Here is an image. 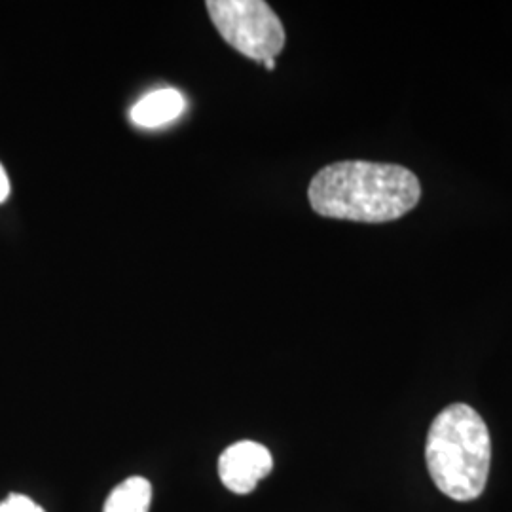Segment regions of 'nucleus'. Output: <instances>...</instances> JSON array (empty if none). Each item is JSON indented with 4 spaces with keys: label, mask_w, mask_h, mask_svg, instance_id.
I'll return each instance as SVG.
<instances>
[{
    "label": "nucleus",
    "mask_w": 512,
    "mask_h": 512,
    "mask_svg": "<svg viewBox=\"0 0 512 512\" xmlns=\"http://www.w3.org/2000/svg\"><path fill=\"white\" fill-rule=\"evenodd\" d=\"M421 198L418 177L403 165L346 160L311 179V209L327 219L382 224L410 213Z\"/></svg>",
    "instance_id": "1"
},
{
    "label": "nucleus",
    "mask_w": 512,
    "mask_h": 512,
    "mask_svg": "<svg viewBox=\"0 0 512 512\" xmlns=\"http://www.w3.org/2000/svg\"><path fill=\"white\" fill-rule=\"evenodd\" d=\"M425 461L442 494L454 501L480 497L492 463V439L486 421L469 404L446 406L429 427Z\"/></svg>",
    "instance_id": "2"
},
{
    "label": "nucleus",
    "mask_w": 512,
    "mask_h": 512,
    "mask_svg": "<svg viewBox=\"0 0 512 512\" xmlns=\"http://www.w3.org/2000/svg\"><path fill=\"white\" fill-rule=\"evenodd\" d=\"M205 6L220 37L239 54L264 63L285 48V27L270 4L262 0H209Z\"/></svg>",
    "instance_id": "3"
},
{
    "label": "nucleus",
    "mask_w": 512,
    "mask_h": 512,
    "mask_svg": "<svg viewBox=\"0 0 512 512\" xmlns=\"http://www.w3.org/2000/svg\"><path fill=\"white\" fill-rule=\"evenodd\" d=\"M272 469L274 458L270 450L253 440H241L228 446L219 458L220 480L232 494H251Z\"/></svg>",
    "instance_id": "4"
},
{
    "label": "nucleus",
    "mask_w": 512,
    "mask_h": 512,
    "mask_svg": "<svg viewBox=\"0 0 512 512\" xmlns=\"http://www.w3.org/2000/svg\"><path fill=\"white\" fill-rule=\"evenodd\" d=\"M184 110L181 93L173 88H164L145 95L129 112V118L139 128H160L177 120Z\"/></svg>",
    "instance_id": "5"
},
{
    "label": "nucleus",
    "mask_w": 512,
    "mask_h": 512,
    "mask_svg": "<svg viewBox=\"0 0 512 512\" xmlns=\"http://www.w3.org/2000/svg\"><path fill=\"white\" fill-rule=\"evenodd\" d=\"M152 486L143 476H129L118 484L105 503L103 512H148Z\"/></svg>",
    "instance_id": "6"
},
{
    "label": "nucleus",
    "mask_w": 512,
    "mask_h": 512,
    "mask_svg": "<svg viewBox=\"0 0 512 512\" xmlns=\"http://www.w3.org/2000/svg\"><path fill=\"white\" fill-rule=\"evenodd\" d=\"M0 512H46L27 495L12 494L0 503Z\"/></svg>",
    "instance_id": "7"
},
{
    "label": "nucleus",
    "mask_w": 512,
    "mask_h": 512,
    "mask_svg": "<svg viewBox=\"0 0 512 512\" xmlns=\"http://www.w3.org/2000/svg\"><path fill=\"white\" fill-rule=\"evenodd\" d=\"M8 196H10V181H8L4 167L0 165V203L6 202Z\"/></svg>",
    "instance_id": "8"
},
{
    "label": "nucleus",
    "mask_w": 512,
    "mask_h": 512,
    "mask_svg": "<svg viewBox=\"0 0 512 512\" xmlns=\"http://www.w3.org/2000/svg\"><path fill=\"white\" fill-rule=\"evenodd\" d=\"M264 65H266V69H268V71H274L275 59H268V61H264Z\"/></svg>",
    "instance_id": "9"
}]
</instances>
